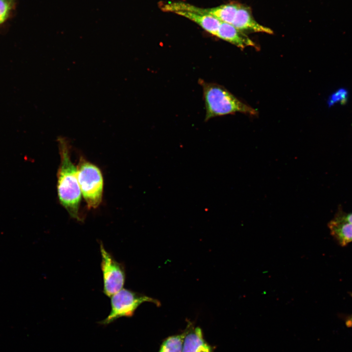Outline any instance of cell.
Wrapping results in <instances>:
<instances>
[{
  "mask_svg": "<svg viewBox=\"0 0 352 352\" xmlns=\"http://www.w3.org/2000/svg\"><path fill=\"white\" fill-rule=\"evenodd\" d=\"M61 162L57 172V193L61 204L69 215L80 220L79 208L81 192L78 183L77 167L72 163L67 142L58 140Z\"/></svg>",
  "mask_w": 352,
  "mask_h": 352,
  "instance_id": "cell-1",
  "label": "cell"
},
{
  "mask_svg": "<svg viewBox=\"0 0 352 352\" xmlns=\"http://www.w3.org/2000/svg\"><path fill=\"white\" fill-rule=\"evenodd\" d=\"M206 108L205 121L224 115L241 112L254 115L255 109L243 103L223 86L215 83H203Z\"/></svg>",
  "mask_w": 352,
  "mask_h": 352,
  "instance_id": "cell-2",
  "label": "cell"
},
{
  "mask_svg": "<svg viewBox=\"0 0 352 352\" xmlns=\"http://www.w3.org/2000/svg\"><path fill=\"white\" fill-rule=\"evenodd\" d=\"M17 0H0V27L14 15Z\"/></svg>",
  "mask_w": 352,
  "mask_h": 352,
  "instance_id": "cell-13",
  "label": "cell"
},
{
  "mask_svg": "<svg viewBox=\"0 0 352 352\" xmlns=\"http://www.w3.org/2000/svg\"><path fill=\"white\" fill-rule=\"evenodd\" d=\"M348 98V90L344 88H340L329 96L328 105L329 107H331L337 103L344 104L347 101Z\"/></svg>",
  "mask_w": 352,
  "mask_h": 352,
  "instance_id": "cell-14",
  "label": "cell"
},
{
  "mask_svg": "<svg viewBox=\"0 0 352 352\" xmlns=\"http://www.w3.org/2000/svg\"><path fill=\"white\" fill-rule=\"evenodd\" d=\"M77 177L83 198L89 209L98 207L102 200L104 180L100 169L81 157L77 167Z\"/></svg>",
  "mask_w": 352,
  "mask_h": 352,
  "instance_id": "cell-3",
  "label": "cell"
},
{
  "mask_svg": "<svg viewBox=\"0 0 352 352\" xmlns=\"http://www.w3.org/2000/svg\"><path fill=\"white\" fill-rule=\"evenodd\" d=\"M185 334L186 332L168 337L161 344L158 352H182Z\"/></svg>",
  "mask_w": 352,
  "mask_h": 352,
  "instance_id": "cell-12",
  "label": "cell"
},
{
  "mask_svg": "<svg viewBox=\"0 0 352 352\" xmlns=\"http://www.w3.org/2000/svg\"><path fill=\"white\" fill-rule=\"evenodd\" d=\"M161 9L165 12H171L193 21L205 31L214 36H217L221 22L209 14L207 8H202L183 2H168L161 4Z\"/></svg>",
  "mask_w": 352,
  "mask_h": 352,
  "instance_id": "cell-5",
  "label": "cell"
},
{
  "mask_svg": "<svg viewBox=\"0 0 352 352\" xmlns=\"http://www.w3.org/2000/svg\"><path fill=\"white\" fill-rule=\"evenodd\" d=\"M239 6V3L230 2L216 7L207 8V11L221 22L232 24Z\"/></svg>",
  "mask_w": 352,
  "mask_h": 352,
  "instance_id": "cell-11",
  "label": "cell"
},
{
  "mask_svg": "<svg viewBox=\"0 0 352 352\" xmlns=\"http://www.w3.org/2000/svg\"><path fill=\"white\" fill-rule=\"evenodd\" d=\"M111 310L109 315L100 322L108 325L122 317H131L142 303L151 302L156 305L160 303L156 300L127 289H122L111 297Z\"/></svg>",
  "mask_w": 352,
  "mask_h": 352,
  "instance_id": "cell-4",
  "label": "cell"
},
{
  "mask_svg": "<svg viewBox=\"0 0 352 352\" xmlns=\"http://www.w3.org/2000/svg\"><path fill=\"white\" fill-rule=\"evenodd\" d=\"M216 36L241 49L248 46L257 47L248 36L229 23L221 22Z\"/></svg>",
  "mask_w": 352,
  "mask_h": 352,
  "instance_id": "cell-8",
  "label": "cell"
},
{
  "mask_svg": "<svg viewBox=\"0 0 352 352\" xmlns=\"http://www.w3.org/2000/svg\"><path fill=\"white\" fill-rule=\"evenodd\" d=\"M331 234L342 246L352 242V222L336 218L329 223Z\"/></svg>",
  "mask_w": 352,
  "mask_h": 352,
  "instance_id": "cell-10",
  "label": "cell"
},
{
  "mask_svg": "<svg viewBox=\"0 0 352 352\" xmlns=\"http://www.w3.org/2000/svg\"><path fill=\"white\" fill-rule=\"evenodd\" d=\"M101 269L103 273L104 293L110 297L122 289L125 281L123 266L117 262L100 243Z\"/></svg>",
  "mask_w": 352,
  "mask_h": 352,
  "instance_id": "cell-6",
  "label": "cell"
},
{
  "mask_svg": "<svg viewBox=\"0 0 352 352\" xmlns=\"http://www.w3.org/2000/svg\"><path fill=\"white\" fill-rule=\"evenodd\" d=\"M337 218L344 221L352 222V213L340 216Z\"/></svg>",
  "mask_w": 352,
  "mask_h": 352,
  "instance_id": "cell-15",
  "label": "cell"
},
{
  "mask_svg": "<svg viewBox=\"0 0 352 352\" xmlns=\"http://www.w3.org/2000/svg\"><path fill=\"white\" fill-rule=\"evenodd\" d=\"M232 24L242 31L263 32L272 34L273 31L261 25L253 18L250 8L240 4Z\"/></svg>",
  "mask_w": 352,
  "mask_h": 352,
  "instance_id": "cell-7",
  "label": "cell"
},
{
  "mask_svg": "<svg viewBox=\"0 0 352 352\" xmlns=\"http://www.w3.org/2000/svg\"><path fill=\"white\" fill-rule=\"evenodd\" d=\"M346 325L348 327L352 328V315L347 319Z\"/></svg>",
  "mask_w": 352,
  "mask_h": 352,
  "instance_id": "cell-16",
  "label": "cell"
},
{
  "mask_svg": "<svg viewBox=\"0 0 352 352\" xmlns=\"http://www.w3.org/2000/svg\"><path fill=\"white\" fill-rule=\"evenodd\" d=\"M182 352H213V351L204 339L201 329L196 327L186 332Z\"/></svg>",
  "mask_w": 352,
  "mask_h": 352,
  "instance_id": "cell-9",
  "label": "cell"
}]
</instances>
